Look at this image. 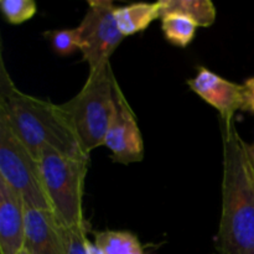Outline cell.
Listing matches in <instances>:
<instances>
[{"label":"cell","instance_id":"cell-13","mask_svg":"<svg viewBox=\"0 0 254 254\" xmlns=\"http://www.w3.org/2000/svg\"><path fill=\"white\" fill-rule=\"evenodd\" d=\"M160 19L169 14H179L203 27L210 26L216 20V7L210 0H160Z\"/></svg>","mask_w":254,"mask_h":254},{"label":"cell","instance_id":"cell-18","mask_svg":"<svg viewBox=\"0 0 254 254\" xmlns=\"http://www.w3.org/2000/svg\"><path fill=\"white\" fill-rule=\"evenodd\" d=\"M243 87L246 96V111L252 112L254 114V77L246 79Z\"/></svg>","mask_w":254,"mask_h":254},{"label":"cell","instance_id":"cell-6","mask_svg":"<svg viewBox=\"0 0 254 254\" xmlns=\"http://www.w3.org/2000/svg\"><path fill=\"white\" fill-rule=\"evenodd\" d=\"M113 2L107 0H91L88 10L77 26L81 39V52L91 69L109 64L112 54L123 41L119 30Z\"/></svg>","mask_w":254,"mask_h":254},{"label":"cell","instance_id":"cell-5","mask_svg":"<svg viewBox=\"0 0 254 254\" xmlns=\"http://www.w3.org/2000/svg\"><path fill=\"white\" fill-rule=\"evenodd\" d=\"M0 179L14 189L27 208L51 210L41 165L0 118Z\"/></svg>","mask_w":254,"mask_h":254},{"label":"cell","instance_id":"cell-20","mask_svg":"<svg viewBox=\"0 0 254 254\" xmlns=\"http://www.w3.org/2000/svg\"><path fill=\"white\" fill-rule=\"evenodd\" d=\"M19 254H31V253H30L29 251H27V250H25V248H24V250H22L21 252H20Z\"/></svg>","mask_w":254,"mask_h":254},{"label":"cell","instance_id":"cell-7","mask_svg":"<svg viewBox=\"0 0 254 254\" xmlns=\"http://www.w3.org/2000/svg\"><path fill=\"white\" fill-rule=\"evenodd\" d=\"M116 113L104 139V146L111 150L114 163L128 165L144 158V143L136 118L127 102L117 79H114Z\"/></svg>","mask_w":254,"mask_h":254},{"label":"cell","instance_id":"cell-19","mask_svg":"<svg viewBox=\"0 0 254 254\" xmlns=\"http://www.w3.org/2000/svg\"><path fill=\"white\" fill-rule=\"evenodd\" d=\"M248 153H250L251 160H252V164L254 166V143L253 144H248Z\"/></svg>","mask_w":254,"mask_h":254},{"label":"cell","instance_id":"cell-10","mask_svg":"<svg viewBox=\"0 0 254 254\" xmlns=\"http://www.w3.org/2000/svg\"><path fill=\"white\" fill-rule=\"evenodd\" d=\"M24 198L0 179V252L19 254L25 245Z\"/></svg>","mask_w":254,"mask_h":254},{"label":"cell","instance_id":"cell-15","mask_svg":"<svg viewBox=\"0 0 254 254\" xmlns=\"http://www.w3.org/2000/svg\"><path fill=\"white\" fill-rule=\"evenodd\" d=\"M54 51L60 56H68L76 51H81V39L77 27L74 29L55 30L47 32Z\"/></svg>","mask_w":254,"mask_h":254},{"label":"cell","instance_id":"cell-14","mask_svg":"<svg viewBox=\"0 0 254 254\" xmlns=\"http://www.w3.org/2000/svg\"><path fill=\"white\" fill-rule=\"evenodd\" d=\"M195 21L179 14H169L161 17V30L165 39L175 46L186 47L193 40L197 30Z\"/></svg>","mask_w":254,"mask_h":254},{"label":"cell","instance_id":"cell-12","mask_svg":"<svg viewBox=\"0 0 254 254\" xmlns=\"http://www.w3.org/2000/svg\"><path fill=\"white\" fill-rule=\"evenodd\" d=\"M87 254H144L138 237L128 231L94 233V242L87 241Z\"/></svg>","mask_w":254,"mask_h":254},{"label":"cell","instance_id":"cell-17","mask_svg":"<svg viewBox=\"0 0 254 254\" xmlns=\"http://www.w3.org/2000/svg\"><path fill=\"white\" fill-rule=\"evenodd\" d=\"M67 254H87V228L86 225L78 227L64 228Z\"/></svg>","mask_w":254,"mask_h":254},{"label":"cell","instance_id":"cell-3","mask_svg":"<svg viewBox=\"0 0 254 254\" xmlns=\"http://www.w3.org/2000/svg\"><path fill=\"white\" fill-rule=\"evenodd\" d=\"M114 77L111 64L91 69L86 83L72 99L61 104L87 155L104 145L116 113Z\"/></svg>","mask_w":254,"mask_h":254},{"label":"cell","instance_id":"cell-2","mask_svg":"<svg viewBox=\"0 0 254 254\" xmlns=\"http://www.w3.org/2000/svg\"><path fill=\"white\" fill-rule=\"evenodd\" d=\"M217 254H254V166L235 122L223 129L222 213Z\"/></svg>","mask_w":254,"mask_h":254},{"label":"cell","instance_id":"cell-16","mask_svg":"<svg viewBox=\"0 0 254 254\" xmlns=\"http://www.w3.org/2000/svg\"><path fill=\"white\" fill-rule=\"evenodd\" d=\"M0 9L5 20L12 25L22 24L36 14V4L32 0H1Z\"/></svg>","mask_w":254,"mask_h":254},{"label":"cell","instance_id":"cell-4","mask_svg":"<svg viewBox=\"0 0 254 254\" xmlns=\"http://www.w3.org/2000/svg\"><path fill=\"white\" fill-rule=\"evenodd\" d=\"M44 186L50 206L64 228L84 226L83 189L89 159H74L45 148L40 158Z\"/></svg>","mask_w":254,"mask_h":254},{"label":"cell","instance_id":"cell-1","mask_svg":"<svg viewBox=\"0 0 254 254\" xmlns=\"http://www.w3.org/2000/svg\"><path fill=\"white\" fill-rule=\"evenodd\" d=\"M0 118L6 122L12 133L37 160L45 148L54 149L68 158L89 159L61 104H54L20 91L2 62Z\"/></svg>","mask_w":254,"mask_h":254},{"label":"cell","instance_id":"cell-11","mask_svg":"<svg viewBox=\"0 0 254 254\" xmlns=\"http://www.w3.org/2000/svg\"><path fill=\"white\" fill-rule=\"evenodd\" d=\"M160 1L134 2L116 9V19L123 36L141 32L156 19H160Z\"/></svg>","mask_w":254,"mask_h":254},{"label":"cell","instance_id":"cell-9","mask_svg":"<svg viewBox=\"0 0 254 254\" xmlns=\"http://www.w3.org/2000/svg\"><path fill=\"white\" fill-rule=\"evenodd\" d=\"M24 248L31 254H67L64 227L51 210L26 207Z\"/></svg>","mask_w":254,"mask_h":254},{"label":"cell","instance_id":"cell-21","mask_svg":"<svg viewBox=\"0 0 254 254\" xmlns=\"http://www.w3.org/2000/svg\"><path fill=\"white\" fill-rule=\"evenodd\" d=\"M215 254H217V253H215Z\"/></svg>","mask_w":254,"mask_h":254},{"label":"cell","instance_id":"cell-8","mask_svg":"<svg viewBox=\"0 0 254 254\" xmlns=\"http://www.w3.org/2000/svg\"><path fill=\"white\" fill-rule=\"evenodd\" d=\"M188 86L206 103L217 109L225 124L235 122L237 111H246L243 84L228 81L206 67H198L196 76L188 81Z\"/></svg>","mask_w":254,"mask_h":254}]
</instances>
